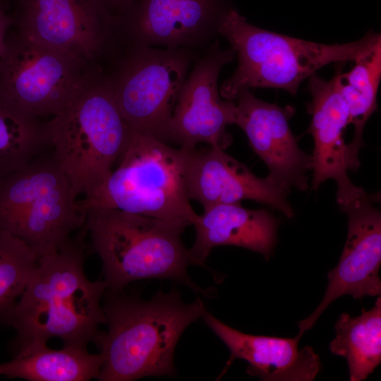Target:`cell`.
Returning <instances> with one entry per match:
<instances>
[{"instance_id": "cell-3", "label": "cell", "mask_w": 381, "mask_h": 381, "mask_svg": "<svg viewBox=\"0 0 381 381\" xmlns=\"http://www.w3.org/2000/svg\"><path fill=\"white\" fill-rule=\"evenodd\" d=\"M217 31L231 44L238 67L219 88L222 98L234 100L250 87H272L296 95L301 83L320 68L333 63L356 61L380 40L369 32L345 44H325L261 29L233 8L222 13Z\"/></svg>"}, {"instance_id": "cell-25", "label": "cell", "mask_w": 381, "mask_h": 381, "mask_svg": "<svg viewBox=\"0 0 381 381\" xmlns=\"http://www.w3.org/2000/svg\"><path fill=\"white\" fill-rule=\"evenodd\" d=\"M137 1L138 0H100L111 13V11H118L119 14H121L126 8Z\"/></svg>"}, {"instance_id": "cell-5", "label": "cell", "mask_w": 381, "mask_h": 381, "mask_svg": "<svg viewBox=\"0 0 381 381\" xmlns=\"http://www.w3.org/2000/svg\"><path fill=\"white\" fill-rule=\"evenodd\" d=\"M132 132L109 78L99 75L45 125L47 145L75 193L83 198L109 176Z\"/></svg>"}, {"instance_id": "cell-17", "label": "cell", "mask_w": 381, "mask_h": 381, "mask_svg": "<svg viewBox=\"0 0 381 381\" xmlns=\"http://www.w3.org/2000/svg\"><path fill=\"white\" fill-rule=\"evenodd\" d=\"M193 226L190 264L204 267L212 250L219 246L244 248L268 259L277 243L279 222L267 210L246 209L238 202L211 207Z\"/></svg>"}, {"instance_id": "cell-8", "label": "cell", "mask_w": 381, "mask_h": 381, "mask_svg": "<svg viewBox=\"0 0 381 381\" xmlns=\"http://www.w3.org/2000/svg\"><path fill=\"white\" fill-rule=\"evenodd\" d=\"M193 56L188 49L135 44L109 78L119 108L133 132L169 142V125Z\"/></svg>"}, {"instance_id": "cell-15", "label": "cell", "mask_w": 381, "mask_h": 381, "mask_svg": "<svg viewBox=\"0 0 381 381\" xmlns=\"http://www.w3.org/2000/svg\"><path fill=\"white\" fill-rule=\"evenodd\" d=\"M225 10L222 0H138L120 15L129 21L136 44L176 49L207 40Z\"/></svg>"}, {"instance_id": "cell-1", "label": "cell", "mask_w": 381, "mask_h": 381, "mask_svg": "<svg viewBox=\"0 0 381 381\" xmlns=\"http://www.w3.org/2000/svg\"><path fill=\"white\" fill-rule=\"evenodd\" d=\"M102 306L108 331L95 341L103 364L100 381H131L176 375L174 355L186 328L206 311L198 298L186 303L176 289L144 301L108 291Z\"/></svg>"}, {"instance_id": "cell-24", "label": "cell", "mask_w": 381, "mask_h": 381, "mask_svg": "<svg viewBox=\"0 0 381 381\" xmlns=\"http://www.w3.org/2000/svg\"><path fill=\"white\" fill-rule=\"evenodd\" d=\"M13 23V18L6 13L0 1V59L6 49L7 31Z\"/></svg>"}, {"instance_id": "cell-11", "label": "cell", "mask_w": 381, "mask_h": 381, "mask_svg": "<svg viewBox=\"0 0 381 381\" xmlns=\"http://www.w3.org/2000/svg\"><path fill=\"white\" fill-rule=\"evenodd\" d=\"M19 32L91 65L116 20L100 0H18Z\"/></svg>"}, {"instance_id": "cell-12", "label": "cell", "mask_w": 381, "mask_h": 381, "mask_svg": "<svg viewBox=\"0 0 381 381\" xmlns=\"http://www.w3.org/2000/svg\"><path fill=\"white\" fill-rule=\"evenodd\" d=\"M186 186L190 200H197L204 211L217 205L247 199L274 208L287 217L294 215L287 199L290 188L268 176L258 177L218 147L190 151Z\"/></svg>"}, {"instance_id": "cell-13", "label": "cell", "mask_w": 381, "mask_h": 381, "mask_svg": "<svg viewBox=\"0 0 381 381\" xmlns=\"http://www.w3.org/2000/svg\"><path fill=\"white\" fill-rule=\"evenodd\" d=\"M235 99L234 124L245 132L250 147L267 165V176L290 189L306 190L312 157L299 148L289 127L294 108L264 102L249 89L240 91Z\"/></svg>"}, {"instance_id": "cell-20", "label": "cell", "mask_w": 381, "mask_h": 381, "mask_svg": "<svg viewBox=\"0 0 381 381\" xmlns=\"http://www.w3.org/2000/svg\"><path fill=\"white\" fill-rule=\"evenodd\" d=\"M355 62L348 72L338 67L333 77L335 85L349 111V124H353L354 135L347 143L349 170L360 167L358 152L364 146L363 132L368 119L377 109V95L381 78V40Z\"/></svg>"}, {"instance_id": "cell-23", "label": "cell", "mask_w": 381, "mask_h": 381, "mask_svg": "<svg viewBox=\"0 0 381 381\" xmlns=\"http://www.w3.org/2000/svg\"><path fill=\"white\" fill-rule=\"evenodd\" d=\"M39 258L23 241L0 230V321L11 325L16 306Z\"/></svg>"}, {"instance_id": "cell-7", "label": "cell", "mask_w": 381, "mask_h": 381, "mask_svg": "<svg viewBox=\"0 0 381 381\" xmlns=\"http://www.w3.org/2000/svg\"><path fill=\"white\" fill-rule=\"evenodd\" d=\"M92 65L18 32L0 59V99L30 117L65 110L99 75Z\"/></svg>"}, {"instance_id": "cell-4", "label": "cell", "mask_w": 381, "mask_h": 381, "mask_svg": "<svg viewBox=\"0 0 381 381\" xmlns=\"http://www.w3.org/2000/svg\"><path fill=\"white\" fill-rule=\"evenodd\" d=\"M85 222L93 248L103 264L110 292L143 279H170L208 295L191 280L189 250L181 234L188 226L114 208H91Z\"/></svg>"}, {"instance_id": "cell-9", "label": "cell", "mask_w": 381, "mask_h": 381, "mask_svg": "<svg viewBox=\"0 0 381 381\" xmlns=\"http://www.w3.org/2000/svg\"><path fill=\"white\" fill-rule=\"evenodd\" d=\"M380 196L363 188L339 206L348 217L346 241L337 265L327 274L328 284L322 301L308 318L298 322L301 334L313 327L337 298L351 295L355 299L381 294V213Z\"/></svg>"}, {"instance_id": "cell-10", "label": "cell", "mask_w": 381, "mask_h": 381, "mask_svg": "<svg viewBox=\"0 0 381 381\" xmlns=\"http://www.w3.org/2000/svg\"><path fill=\"white\" fill-rule=\"evenodd\" d=\"M232 49L219 42L197 61L184 82L169 125V142L186 149L205 143L224 150L231 142L226 126L234 124L235 102L222 99L218 88L219 73L234 59Z\"/></svg>"}, {"instance_id": "cell-22", "label": "cell", "mask_w": 381, "mask_h": 381, "mask_svg": "<svg viewBox=\"0 0 381 381\" xmlns=\"http://www.w3.org/2000/svg\"><path fill=\"white\" fill-rule=\"evenodd\" d=\"M44 145L45 126L0 99V179L30 162Z\"/></svg>"}, {"instance_id": "cell-6", "label": "cell", "mask_w": 381, "mask_h": 381, "mask_svg": "<svg viewBox=\"0 0 381 381\" xmlns=\"http://www.w3.org/2000/svg\"><path fill=\"white\" fill-rule=\"evenodd\" d=\"M191 150L133 131L118 167L94 193L78 200L80 209L85 214L91 208H114L193 225L199 215L186 186Z\"/></svg>"}, {"instance_id": "cell-21", "label": "cell", "mask_w": 381, "mask_h": 381, "mask_svg": "<svg viewBox=\"0 0 381 381\" xmlns=\"http://www.w3.org/2000/svg\"><path fill=\"white\" fill-rule=\"evenodd\" d=\"M334 329L331 352L346 360L351 381L366 380L381 363V297L358 316L341 313Z\"/></svg>"}, {"instance_id": "cell-16", "label": "cell", "mask_w": 381, "mask_h": 381, "mask_svg": "<svg viewBox=\"0 0 381 381\" xmlns=\"http://www.w3.org/2000/svg\"><path fill=\"white\" fill-rule=\"evenodd\" d=\"M202 318L230 351L220 377L236 359L246 361L248 374L265 381H311L320 372V357L313 348H298L300 333L293 338L253 335L228 326L207 310Z\"/></svg>"}, {"instance_id": "cell-2", "label": "cell", "mask_w": 381, "mask_h": 381, "mask_svg": "<svg viewBox=\"0 0 381 381\" xmlns=\"http://www.w3.org/2000/svg\"><path fill=\"white\" fill-rule=\"evenodd\" d=\"M83 260L81 243L71 239L39 258L14 310L11 326L17 331L16 348L52 337L82 349L95 341L99 325L106 320L100 301L107 285L86 277Z\"/></svg>"}, {"instance_id": "cell-14", "label": "cell", "mask_w": 381, "mask_h": 381, "mask_svg": "<svg viewBox=\"0 0 381 381\" xmlns=\"http://www.w3.org/2000/svg\"><path fill=\"white\" fill-rule=\"evenodd\" d=\"M308 90L312 100L308 105L311 121L308 129L314 140L312 157L313 176L311 188L333 179L337 184V201L341 205L361 189L347 174V143L344 138L349 126L348 107L339 94L333 78L325 80L316 73L309 77Z\"/></svg>"}, {"instance_id": "cell-18", "label": "cell", "mask_w": 381, "mask_h": 381, "mask_svg": "<svg viewBox=\"0 0 381 381\" xmlns=\"http://www.w3.org/2000/svg\"><path fill=\"white\" fill-rule=\"evenodd\" d=\"M78 195L68 179L28 202L0 223V230L20 239L41 258L69 240L71 233L85 222Z\"/></svg>"}, {"instance_id": "cell-19", "label": "cell", "mask_w": 381, "mask_h": 381, "mask_svg": "<svg viewBox=\"0 0 381 381\" xmlns=\"http://www.w3.org/2000/svg\"><path fill=\"white\" fill-rule=\"evenodd\" d=\"M103 356L86 349L49 348L46 341H31L17 348L11 361L0 363V375L29 381H87L97 378Z\"/></svg>"}]
</instances>
